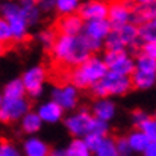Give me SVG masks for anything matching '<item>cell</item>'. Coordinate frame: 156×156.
I'll use <instances>...</instances> for the list:
<instances>
[{"label": "cell", "instance_id": "1", "mask_svg": "<svg viewBox=\"0 0 156 156\" xmlns=\"http://www.w3.org/2000/svg\"><path fill=\"white\" fill-rule=\"evenodd\" d=\"M55 62H58L62 67H70L76 68L82 62H85L91 53L88 52L83 37H65V35H58L55 40V44L50 49Z\"/></svg>", "mask_w": 156, "mask_h": 156}, {"label": "cell", "instance_id": "2", "mask_svg": "<svg viewBox=\"0 0 156 156\" xmlns=\"http://www.w3.org/2000/svg\"><path fill=\"white\" fill-rule=\"evenodd\" d=\"M106 73H108V68L103 64L102 58L97 55H91L85 62L73 68L70 74V80H71L70 83L76 87L77 90H90Z\"/></svg>", "mask_w": 156, "mask_h": 156}, {"label": "cell", "instance_id": "3", "mask_svg": "<svg viewBox=\"0 0 156 156\" xmlns=\"http://www.w3.org/2000/svg\"><path fill=\"white\" fill-rule=\"evenodd\" d=\"M103 47L106 52H138L140 53V43H138V27L132 23L124 24L121 27L112 29L109 35L105 38Z\"/></svg>", "mask_w": 156, "mask_h": 156}, {"label": "cell", "instance_id": "4", "mask_svg": "<svg viewBox=\"0 0 156 156\" xmlns=\"http://www.w3.org/2000/svg\"><path fill=\"white\" fill-rule=\"evenodd\" d=\"M130 90H132V85H130L129 76H120L111 71H108L96 85L90 88L91 94L96 99L121 97V96H126Z\"/></svg>", "mask_w": 156, "mask_h": 156}, {"label": "cell", "instance_id": "5", "mask_svg": "<svg viewBox=\"0 0 156 156\" xmlns=\"http://www.w3.org/2000/svg\"><path fill=\"white\" fill-rule=\"evenodd\" d=\"M0 17H3L11 29L12 41L23 43L29 35V26L21 17L20 6L17 2H5L0 3Z\"/></svg>", "mask_w": 156, "mask_h": 156}, {"label": "cell", "instance_id": "6", "mask_svg": "<svg viewBox=\"0 0 156 156\" xmlns=\"http://www.w3.org/2000/svg\"><path fill=\"white\" fill-rule=\"evenodd\" d=\"M20 80L24 87L26 96L30 99H40L44 94L47 82V70L43 65H32L23 71Z\"/></svg>", "mask_w": 156, "mask_h": 156}, {"label": "cell", "instance_id": "7", "mask_svg": "<svg viewBox=\"0 0 156 156\" xmlns=\"http://www.w3.org/2000/svg\"><path fill=\"white\" fill-rule=\"evenodd\" d=\"M108 71L120 74V76H130L135 70V59L132 53L127 50L121 52H106L100 56Z\"/></svg>", "mask_w": 156, "mask_h": 156}, {"label": "cell", "instance_id": "8", "mask_svg": "<svg viewBox=\"0 0 156 156\" xmlns=\"http://www.w3.org/2000/svg\"><path fill=\"white\" fill-rule=\"evenodd\" d=\"M91 112L88 108H79L77 111H74L73 114L64 117V126L67 129V132L73 136V138H83L85 135H88V129H90V123H91Z\"/></svg>", "mask_w": 156, "mask_h": 156}, {"label": "cell", "instance_id": "9", "mask_svg": "<svg viewBox=\"0 0 156 156\" xmlns=\"http://www.w3.org/2000/svg\"><path fill=\"white\" fill-rule=\"evenodd\" d=\"M79 90L73 87L71 83H64L53 87L50 91V100L55 102L64 112L65 111H74L79 105Z\"/></svg>", "mask_w": 156, "mask_h": 156}, {"label": "cell", "instance_id": "10", "mask_svg": "<svg viewBox=\"0 0 156 156\" xmlns=\"http://www.w3.org/2000/svg\"><path fill=\"white\" fill-rule=\"evenodd\" d=\"M135 2H111L108 3V23L112 29L121 27L130 23L132 18V8Z\"/></svg>", "mask_w": 156, "mask_h": 156}, {"label": "cell", "instance_id": "11", "mask_svg": "<svg viewBox=\"0 0 156 156\" xmlns=\"http://www.w3.org/2000/svg\"><path fill=\"white\" fill-rule=\"evenodd\" d=\"M77 15L83 20V23L106 20V17H108V3L103 2V0L83 2V3H80V6L77 9Z\"/></svg>", "mask_w": 156, "mask_h": 156}, {"label": "cell", "instance_id": "12", "mask_svg": "<svg viewBox=\"0 0 156 156\" xmlns=\"http://www.w3.org/2000/svg\"><path fill=\"white\" fill-rule=\"evenodd\" d=\"M156 20V3L155 0H140L133 3L130 23L133 26H141Z\"/></svg>", "mask_w": 156, "mask_h": 156}, {"label": "cell", "instance_id": "13", "mask_svg": "<svg viewBox=\"0 0 156 156\" xmlns=\"http://www.w3.org/2000/svg\"><path fill=\"white\" fill-rule=\"evenodd\" d=\"M0 109L6 114L9 123H17L30 111V105L26 97H23V99H3Z\"/></svg>", "mask_w": 156, "mask_h": 156}, {"label": "cell", "instance_id": "14", "mask_svg": "<svg viewBox=\"0 0 156 156\" xmlns=\"http://www.w3.org/2000/svg\"><path fill=\"white\" fill-rule=\"evenodd\" d=\"M37 115L41 118L43 124H58L64 120V111L58 106V105L52 102L50 99L46 100V102H41V103L37 106L35 109Z\"/></svg>", "mask_w": 156, "mask_h": 156}, {"label": "cell", "instance_id": "15", "mask_svg": "<svg viewBox=\"0 0 156 156\" xmlns=\"http://www.w3.org/2000/svg\"><path fill=\"white\" fill-rule=\"evenodd\" d=\"M90 112L94 118L109 123L117 117V103L112 99H96Z\"/></svg>", "mask_w": 156, "mask_h": 156}, {"label": "cell", "instance_id": "16", "mask_svg": "<svg viewBox=\"0 0 156 156\" xmlns=\"http://www.w3.org/2000/svg\"><path fill=\"white\" fill-rule=\"evenodd\" d=\"M20 150L23 156H49L52 149L40 136H26Z\"/></svg>", "mask_w": 156, "mask_h": 156}, {"label": "cell", "instance_id": "17", "mask_svg": "<svg viewBox=\"0 0 156 156\" xmlns=\"http://www.w3.org/2000/svg\"><path fill=\"white\" fill-rule=\"evenodd\" d=\"M112 30L111 24L108 23V20H97V21H88L83 24V30L82 35L94 40V41H100L103 43L105 38L109 35V32Z\"/></svg>", "mask_w": 156, "mask_h": 156}, {"label": "cell", "instance_id": "18", "mask_svg": "<svg viewBox=\"0 0 156 156\" xmlns=\"http://www.w3.org/2000/svg\"><path fill=\"white\" fill-rule=\"evenodd\" d=\"M83 20L77 15H67V17H61L59 23H58V29H59V35H65V37H77L82 35L83 30Z\"/></svg>", "mask_w": 156, "mask_h": 156}, {"label": "cell", "instance_id": "19", "mask_svg": "<svg viewBox=\"0 0 156 156\" xmlns=\"http://www.w3.org/2000/svg\"><path fill=\"white\" fill-rule=\"evenodd\" d=\"M18 6H20L21 17H23V20L26 21V24L29 27H32V26L40 23L41 11L38 9L37 2H34V0H23V2H18Z\"/></svg>", "mask_w": 156, "mask_h": 156}, {"label": "cell", "instance_id": "20", "mask_svg": "<svg viewBox=\"0 0 156 156\" xmlns=\"http://www.w3.org/2000/svg\"><path fill=\"white\" fill-rule=\"evenodd\" d=\"M18 123H20L21 132L26 133L27 136H37V133L43 129V121L37 115L35 111H29Z\"/></svg>", "mask_w": 156, "mask_h": 156}, {"label": "cell", "instance_id": "21", "mask_svg": "<svg viewBox=\"0 0 156 156\" xmlns=\"http://www.w3.org/2000/svg\"><path fill=\"white\" fill-rule=\"evenodd\" d=\"M129 77H130L132 88H135L138 91H149L156 85V74H147V73L133 70V73Z\"/></svg>", "mask_w": 156, "mask_h": 156}, {"label": "cell", "instance_id": "22", "mask_svg": "<svg viewBox=\"0 0 156 156\" xmlns=\"http://www.w3.org/2000/svg\"><path fill=\"white\" fill-rule=\"evenodd\" d=\"M126 140H127V144H129V147H130L132 155H133V153H143L144 149L152 143V141H150L143 132H140L138 129L129 132V133L126 135Z\"/></svg>", "mask_w": 156, "mask_h": 156}, {"label": "cell", "instance_id": "23", "mask_svg": "<svg viewBox=\"0 0 156 156\" xmlns=\"http://www.w3.org/2000/svg\"><path fill=\"white\" fill-rule=\"evenodd\" d=\"M2 96H3V99H23V97H26V91H24V87H23L20 77H14V79L8 80L2 90Z\"/></svg>", "mask_w": 156, "mask_h": 156}, {"label": "cell", "instance_id": "24", "mask_svg": "<svg viewBox=\"0 0 156 156\" xmlns=\"http://www.w3.org/2000/svg\"><path fill=\"white\" fill-rule=\"evenodd\" d=\"M135 59V70L141 71V73H147V74H156V59L146 56L143 53H138Z\"/></svg>", "mask_w": 156, "mask_h": 156}, {"label": "cell", "instance_id": "25", "mask_svg": "<svg viewBox=\"0 0 156 156\" xmlns=\"http://www.w3.org/2000/svg\"><path fill=\"white\" fill-rule=\"evenodd\" d=\"M64 152H65V156H91V152L88 150L82 138H73L67 144Z\"/></svg>", "mask_w": 156, "mask_h": 156}, {"label": "cell", "instance_id": "26", "mask_svg": "<svg viewBox=\"0 0 156 156\" xmlns=\"http://www.w3.org/2000/svg\"><path fill=\"white\" fill-rule=\"evenodd\" d=\"M138 43H156V20L138 26Z\"/></svg>", "mask_w": 156, "mask_h": 156}, {"label": "cell", "instance_id": "27", "mask_svg": "<svg viewBox=\"0 0 156 156\" xmlns=\"http://www.w3.org/2000/svg\"><path fill=\"white\" fill-rule=\"evenodd\" d=\"M79 6H80V2L79 0H56L55 2V11L61 17L77 14Z\"/></svg>", "mask_w": 156, "mask_h": 156}, {"label": "cell", "instance_id": "28", "mask_svg": "<svg viewBox=\"0 0 156 156\" xmlns=\"http://www.w3.org/2000/svg\"><path fill=\"white\" fill-rule=\"evenodd\" d=\"M93 156H118L115 150V144H114V138L105 136L102 144L99 146V149L93 153Z\"/></svg>", "mask_w": 156, "mask_h": 156}, {"label": "cell", "instance_id": "29", "mask_svg": "<svg viewBox=\"0 0 156 156\" xmlns=\"http://www.w3.org/2000/svg\"><path fill=\"white\" fill-rule=\"evenodd\" d=\"M140 132H143L150 141H156V120L153 117H147L138 127H136Z\"/></svg>", "mask_w": 156, "mask_h": 156}, {"label": "cell", "instance_id": "30", "mask_svg": "<svg viewBox=\"0 0 156 156\" xmlns=\"http://www.w3.org/2000/svg\"><path fill=\"white\" fill-rule=\"evenodd\" d=\"M56 37H58V35L53 32L52 29H43V30H40V32L37 34V41H38L44 49L50 50V49H52V46L55 44Z\"/></svg>", "mask_w": 156, "mask_h": 156}, {"label": "cell", "instance_id": "31", "mask_svg": "<svg viewBox=\"0 0 156 156\" xmlns=\"http://www.w3.org/2000/svg\"><path fill=\"white\" fill-rule=\"evenodd\" d=\"M108 132H109V123L100 121L94 117L91 118L88 133H94V135H99V136H108Z\"/></svg>", "mask_w": 156, "mask_h": 156}, {"label": "cell", "instance_id": "32", "mask_svg": "<svg viewBox=\"0 0 156 156\" xmlns=\"http://www.w3.org/2000/svg\"><path fill=\"white\" fill-rule=\"evenodd\" d=\"M0 156H23L20 147L9 141V140H2L0 141Z\"/></svg>", "mask_w": 156, "mask_h": 156}, {"label": "cell", "instance_id": "33", "mask_svg": "<svg viewBox=\"0 0 156 156\" xmlns=\"http://www.w3.org/2000/svg\"><path fill=\"white\" fill-rule=\"evenodd\" d=\"M9 43H12V35H11L9 24L3 17H0V46L5 47Z\"/></svg>", "mask_w": 156, "mask_h": 156}, {"label": "cell", "instance_id": "34", "mask_svg": "<svg viewBox=\"0 0 156 156\" xmlns=\"http://www.w3.org/2000/svg\"><path fill=\"white\" fill-rule=\"evenodd\" d=\"M105 136H99V135H94V133H88V135H85L82 140H83V143L87 144V147H88V150L91 152V155L99 149V146L102 144V141H103Z\"/></svg>", "mask_w": 156, "mask_h": 156}, {"label": "cell", "instance_id": "35", "mask_svg": "<svg viewBox=\"0 0 156 156\" xmlns=\"http://www.w3.org/2000/svg\"><path fill=\"white\" fill-rule=\"evenodd\" d=\"M114 144H115V150H117L118 156H130L132 155L130 147H129L127 140H126V135L115 138V140H114Z\"/></svg>", "mask_w": 156, "mask_h": 156}, {"label": "cell", "instance_id": "36", "mask_svg": "<svg viewBox=\"0 0 156 156\" xmlns=\"http://www.w3.org/2000/svg\"><path fill=\"white\" fill-rule=\"evenodd\" d=\"M147 117H149V114H147L146 111L136 108V109H133L132 114H130V121H132V124H133L135 127H138V126H140Z\"/></svg>", "mask_w": 156, "mask_h": 156}, {"label": "cell", "instance_id": "37", "mask_svg": "<svg viewBox=\"0 0 156 156\" xmlns=\"http://www.w3.org/2000/svg\"><path fill=\"white\" fill-rule=\"evenodd\" d=\"M140 53L155 58L156 59V43H146V44H140Z\"/></svg>", "mask_w": 156, "mask_h": 156}, {"label": "cell", "instance_id": "38", "mask_svg": "<svg viewBox=\"0 0 156 156\" xmlns=\"http://www.w3.org/2000/svg\"><path fill=\"white\" fill-rule=\"evenodd\" d=\"M37 6L41 11V14H49L55 9V2L53 0H40V2H37Z\"/></svg>", "mask_w": 156, "mask_h": 156}, {"label": "cell", "instance_id": "39", "mask_svg": "<svg viewBox=\"0 0 156 156\" xmlns=\"http://www.w3.org/2000/svg\"><path fill=\"white\" fill-rule=\"evenodd\" d=\"M143 156H156V141H152L146 149H144V152L141 153Z\"/></svg>", "mask_w": 156, "mask_h": 156}, {"label": "cell", "instance_id": "40", "mask_svg": "<svg viewBox=\"0 0 156 156\" xmlns=\"http://www.w3.org/2000/svg\"><path fill=\"white\" fill-rule=\"evenodd\" d=\"M49 156H65V152H64V149H53L50 150Z\"/></svg>", "mask_w": 156, "mask_h": 156}, {"label": "cell", "instance_id": "41", "mask_svg": "<svg viewBox=\"0 0 156 156\" xmlns=\"http://www.w3.org/2000/svg\"><path fill=\"white\" fill-rule=\"evenodd\" d=\"M8 123H9V120H8L6 114L0 109V124H8Z\"/></svg>", "mask_w": 156, "mask_h": 156}, {"label": "cell", "instance_id": "42", "mask_svg": "<svg viewBox=\"0 0 156 156\" xmlns=\"http://www.w3.org/2000/svg\"><path fill=\"white\" fill-rule=\"evenodd\" d=\"M3 52H5V47H3V46H0V56L3 55Z\"/></svg>", "mask_w": 156, "mask_h": 156}, {"label": "cell", "instance_id": "43", "mask_svg": "<svg viewBox=\"0 0 156 156\" xmlns=\"http://www.w3.org/2000/svg\"><path fill=\"white\" fill-rule=\"evenodd\" d=\"M2 103H3V96H2V91H0V106H2Z\"/></svg>", "mask_w": 156, "mask_h": 156}, {"label": "cell", "instance_id": "44", "mask_svg": "<svg viewBox=\"0 0 156 156\" xmlns=\"http://www.w3.org/2000/svg\"><path fill=\"white\" fill-rule=\"evenodd\" d=\"M130 156H136V155H130Z\"/></svg>", "mask_w": 156, "mask_h": 156}, {"label": "cell", "instance_id": "45", "mask_svg": "<svg viewBox=\"0 0 156 156\" xmlns=\"http://www.w3.org/2000/svg\"><path fill=\"white\" fill-rule=\"evenodd\" d=\"M91 156H93V155H91Z\"/></svg>", "mask_w": 156, "mask_h": 156}]
</instances>
